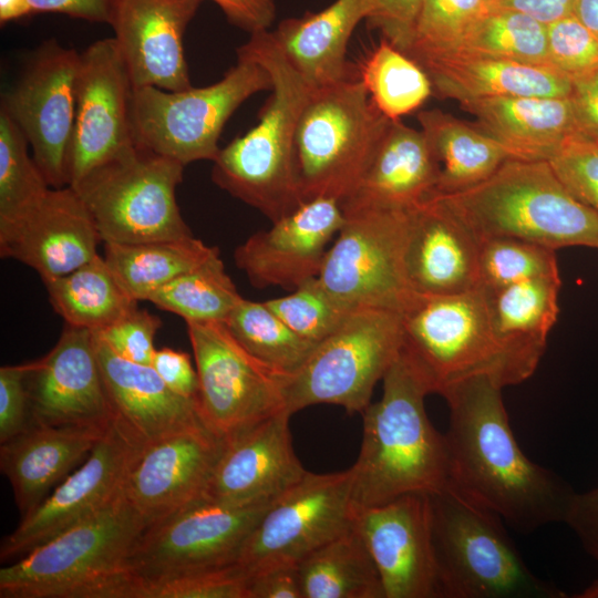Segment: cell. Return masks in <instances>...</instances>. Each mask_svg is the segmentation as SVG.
Segmentation results:
<instances>
[{
  "mask_svg": "<svg viewBox=\"0 0 598 598\" xmlns=\"http://www.w3.org/2000/svg\"><path fill=\"white\" fill-rule=\"evenodd\" d=\"M502 390L494 379L478 375L458 381L440 393L450 410L444 435L451 485L519 533L565 523L577 492L519 448Z\"/></svg>",
  "mask_w": 598,
  "mask_h": 598,
  "instance_id": "6da1fadb",
  "label": "cell"
},
{
  "mask_svg": "<svg viewBox=\"0 0 598 598\" xmlns=\"http://www.w3.org/2000/svg\"><path fill=\"white\" fill-rule=\"evenodd\" d=\"M382 380L381 399L361 413L362 443L350 467L353 511L451 485L445 435L425 411V396L432 393L426 378L401 349Z\"/></svg>",
  "mask_w": 598,
  "mask_h": 598,
  "instance_id": "7a4b0ae2",
  "label": "cell"
},
{
  "mask_svg": "<svg viewBox=\"0 0 598 598\" xmlns=\"http://www.w3.org/2000/svg\"><path fill=\"white\" fill-rule=\"evenodd\" d=\"M236 52L269 73L271 95L258 123L219 150L212 179L274 223L305 203L295 141L302 110L315 89L288 61L271 30L250 34Z\"/></svg>",
  "mask_w": 598,
  "mask_h": 598,
  "instance_id": "3957f363",
  "label": "cell"
},
{
  "mask_svg": "<svg viewBox=\"0 0 598 598\" xmlns=\"http://www.w3.org/2000/svg\"><path fill=\"white\" fill-rule=\"evenodd\" d=\"M146 528L123 496L0 569L1 598H141L128 567Z\"/></svg>",
  "mask_w": 598,
  "mask_h": 598,
  "instance_id": "277c9868",
  "label": "cell"
},
{
  "mask_svg": "<svg viewBox=\"0 0 598 598\" xmlns=\"http://www.w3.org/2000/svg\"><path fill=\"white\" fill-rule=\"evenodd\" d=\"M401 316L402 349L432 393L478 375L503 388L517 384L535 372L543 357L501 337L480 287L452 295H417Z\"/></svg>",
  "mask_w": 598,
  "mask_h": 598,
  "instance_id": "5b68a950",
  "label": "cell"
},
{
  "mask_svg": "<svg viewBox=\"0 0 598 598\" xmlns=\"http://www.w3.org/2000/svg\"><path fill=\"white\" fill-rule=\"evenodd\" d=\"M436 196L480 243L507 237L555 250L598 248V214L568 190L548 161L508 158L483 182Z\"/></svg>",
  "mask_w": 598,
  "mask_h": 598,
  "instance_id": "8992f818",
  "label": "cell"
},
{
  "mask_svg": "<svg viewBox=\"0 0 598 598\" xmlns=\"http://www.w3.org/2000/svg\"><path fill=\"white\" fill-rule=\"evenodd\" d=\"M440 598H560L534 575L503 519L454 485L429 494Z\"/></svg>",
  "mask_w": 598,
  "mask_h": 598,
  "instance_id": "52a82bcc",
  "label": "cell"
},
{
  "mask_svg": "<svg viewBox=\"0 0 598 598\" xmlns=\"http://www.w3.org/2000/svg\"><path fill=\"white\" fill-rule=\"evenodd\" d=\"M390 118L371 100L359 78L315 89L305 105L295 141L303 202L346 200L368 168Z\"/></svg>",
  "mask_w": 598,
  "mask_h": 598,
  "instance_id": "ba28073f",
  "label": "cell"
},
{
  "mask_svg": "<svg viewBox=\"0 0 598 598\" xmlns=\"http://www.w3.org/2000/svg\"><path fill=\"white\" fill-rule=\"evenodd\" d=\"M184 165L135 143L71 187L102 243L135 244L192 236L176 200Z\"/></svg>",
  "mask_w": 598,
  "mask_h": 598,
  "instance_id": "9c48e42d",
  "label": "cell"
},
{
  "mask_svg": "<svg viewBox=\"0 0 598 598\" xmlns=\"http://www.w3.org/2000/svg\"><path fill=\"white\" fill-rule=\"evenodd\" d=\"M270 89L269 73L244 56H237L236 65L219 81L204 87L167 91L133 86L130 105L133 141L184 166L203 159L213 162L231 114L251 95Z\"/></svg>",
  "mask_w": 598,
  "mask_h": 598,
  "instance_id": "30bf717a",
  "label": "cell"
},
{
  "mask_svg": "<svg viewBox=\"0 0 598 598\" xmlns=\"http://www.w3.org/2000/svg\"><path fill=\"white\" fill-rule=\"evenodd\" d=\"M402 343L401 313L380 308L352 310L296 372L282 375L286 410L292 415L326 403L350 414L362 413Z\"/></svg>",
  "mask_w": 598,
  "mask_h": 598,
  "instance_id": "8fae6325",
  "label": "cell"
},
{
  "mask_svg": "<svg viewBox=\"0 0 598 598\" xmlns=\"http://www.w3.org/2000/svg\"><path fill=\"white\" fill-rule=\"evenodd\" d=\"M318 279L341 305L402 313L416 298L405 269L410 209L343 212Z\"/></svg>",
  "mask_w": 598,
  "mask_h": 598,
  "instance_id": "7c38bea8",
  "label": "cell"
},
{
  "mask_svg": "<svg viewBox=\"0 0 598 598\" xmlns=\"http://www.w3.org/2000/svg\"><path fill=\"white\" fill-rule=\"evenodd\" d=\"M203 423L228 439L286 410L282 373L258 360L225 322H187ZM288 412V411H287Z\"/></svg>",
  "mask_w": 598,
  "mask_h": 598,
  "instance_id": "4fadbf2b",
  "label": "cell"
},
{
  "mask_svg": "<svg viewBox=\"0 0 598 598\" xmlns=\"http://www.w3.org/2000/svg\"><path fill=\"white\" fill-rule=\"evenodd\" d=\"M353 524L351 470L306 472L276 498L244 542L236 564L254 575L298 566Z\"/></svg>",
  "mask_w": 598,
  "mask_h": 598,
  "instance_id": "5bb4252c",
  "label": "cell"
},
{
  "mask_svg": "<svg viewBox=\"0 0 598 598\" xmlns=\"http://www.w3.org/2000/svg\"><path fill=\"white\" fill-rule=\"evenodd\" d=\"M272 502L236 506L200 497L146 527L128 567L146 581L234 564Z\"/></svg>",
  "mask_w": 598,
  "mask_h": 598,
  "instance_id": "9a60e30c",
  "label": "cell"
},
{
  "mask_svg": "<svg viewBox=\"0 0 598 598\" xmlns=\"http://www.w3.org/2000/svg\"><path fill=\"white\" fill-rule=\"evenodd\" d=\"M81 54L44 41L2 96L1 109L19 126L52 188L69 186Z\"/></svg>",
  "mask_w": 598,
  "mask_h": 598,
  "instance_id": "2e32d148",
  "label": "cell"
},
{
  "mask_svg": "<svg viewBox=\"0 0 598 598\" xmlns=\"http://www.w3.org/2000/svg\"><path fill=\"white\" fill-rule=\"evenodd\" d=\"M144 445L112 421L89 457L41 503L21 516L0 546L11 563L74 525L106 509L124 494L126 478Z\"/></svg>",
  "mask_w": 598,
  "mask_h": 598,
  "instance_id": "e0dca14e",
  "label": "cell"
},
{
  "mask_svg": "<svg viewBox=\"0 0 598 598\" xmlns=\"http://www.w3.org/2000/svg\"><path fill=\"white\" fill-rule=\"evenodd\" d=\"M133 84L114 38L81 53L69 186L134 144L130 105Z\"/></svg>",
  "mask_w": 598,
  "mask_h": 598,
  "instance_id": "ac0fdd59",
  "label": "cell"
},
{
  "mask_svg": "<svg viewBox=\"0 0 598 598\" xmlns=\"http://www.w3.org/2000/svg\"><path fill=\"white\" fill-rule=\"evenodd\" d=\"M353 526L375 563L384 598H440L429 494L354 509Z\"/></svg>",
  "mask_w": 598,
  "mask_h": 598,
  "instance_id": "d6986e66",
  "label": "cell"
},
{
  "mask_svg": "<svg viewBox=\"0 0 598 598\" xmlns=\"http://www.w3.org/2000/svg\"><path fill=\"white\" fill-rule=\"evenodd\" d=\"M27 389L30 420L100 427L114 420L87 329L65 324L51 351L29 362Z\"/></svg>",
  "mask_w": 598,
  "mask_h": 598,
  "instance_id": "ffe728a7",
  "label": "cell"
},
{
  "mask_svg": "<svg viewBox=\"0 0 598 598\" xmlns=\"http://www.w3.org/2000/svg\"><path fill=\"white\" fill-rule=\"evenodd\" d=\"M343 224L339 200H307L239 245L234 251L235 264L256 288L296 289L319 276L328 244Z\"/></svg>",
  "mask_w": 598,
  "mask_h": 598,
  "instance_id": "44dd1931",
  "label": "cell"
},
{
  "mask_svg": "<svg viewBox=\"0 0 598 598\" xmlns=\"http://www.w3.org/2000/svg\"><path fill=\"white\" fill-rule=\"evenodd\" d=\"M225 439L198 423L143 447L124 497L148 527L202 497Z\"/></svg>",
  "mask_w": 598,
  "mask_h": 598,
  "instance_id": "7402d4cb",
  "label": "cell"
},
{
  "mask_svg": "<svg viewBox=\"0 0 598 598\" xmlns=\"http://www.w3.org/2000/svg\"><path fill=\"white\" fill-rule=\"evenodd\" d=\"M102 243L71 186L50 188L19 217L0 223V255L33 268L42 281L64 276L97 255Z\"/></svg>",
  "mask_w": 598,
  "mask_h": 598,
  "instance_id": "603a6c76",
  "label": "cell"
},
{
  "mask_svg": "<svg viewBox=\"0 0 598 598\" xmlns=\"http://www.w3.org/2000/svg\"><path fill=\"white\" fill-rule=\"evenodd\" d=\"M282 411L225 440L202 497L227 505L272 502L306 470L295 454Z\"/></svg>",
  "mask_w": 598,
  "mask_h": 598,
  "instance_id": "cb8c5ba5",
  "label": "cell"
},
{
  "mask_svg": "<svg viewBox=\"0 0 598 598\" xmlns=\"http://www.w3.org/2000/svg\"><path fill=\"white\" fill-rule=\"evenodd\" d=\"M204 0H117L111 25L133 86H192L184 33Z\"/></svg>",
  "mask_w": 598,
  "mask_h": 598,
  "instance_id": "d4e9b609",
  "label": "cell"
},
{
  "mask_svg": "<svg viewBox=\"0 0 598 598\" xmlns=\"http://www.w3.org/2000/svg\"><path fill=\"white\" fill-rule=\"evenodd\" d=\"M480 241L440 197L410 209L405 269L419 295H452L478 288Z\"/></svg>",
  "mask_w": 598,
  "mask_h": 598,
  "instance_id": "484cf974",
  "label": "cell"
},
{
  "mask_svg": "<svg viewBox=\"0 0 598 598\" xmlns=\"http://www.w3.org/2000/svg\"><path fill=\"white\" fill-rule=\"evenodd\" d=\"M107 427L30 420L24 430L0 444V468L10 482L21 516L89 457Z\"/></svg>",
  "mask_w": 598,
  "mask_h": 598,
  "instance_id": "4316f807",
  "label": "cell"
},
{
  "mask_svg": "<svg viewBox=\"0 0 598 598\" xmlns=\"http://www.w3.org/2000/svg\"><path fill=\"white\" fill-rule=\"evenodd\" d=\"M94 342L114 420L142 445L203 423L197 402L172 391L152 365L121 358L95 334Z\"/></svg>",
  "mask_w": 598,
  "mask_h": 598,
  "instance_id": "83f0119b",
  "label": "cell"
},
{
  "mask_svg": "<svg viewBox=\"0 0 598 598\" xmlns=\"http://www.w3.org/2000/svg\"><path fill=\"white\" fill-rule=\"evenodd\" d=\"M439 162L421 130L391 120L343 212L411 209L436 194Z\"/></svg>",
  "mask_w": 598,
  "mask_h": 598,
  "instance_id": "f1b7e54d",
  "label": "cell"
},
{
  "mask_svg": "<svg viewBox=\"0 0 598 598\" xmlns=\"http://www.w3.org/2000/svg\"><path fill=\"white\" fill-rule=\"evenodd\" d=\"M458 103L509 158L549 162L577 134L569 97L497 96Z\"/></svg>",
  "mask_w": 598,
  "mask_h": 598,
  "instance_id": "f546056e",
  "label": "cell"
},
{
  "mask_svg": "<svg viewBox=\"0 0 598 598\" xmlns=\"http://www.w3.org/2000/svg\"><path fill=\"white\" fill-rule=\"evenodd\" d=\"M433 91L457 102L497 96L569 97L571 81L549 65L453 52L417 63Z\"/></svg>",
  "mask_w": 598,
  "mask_h": 598,
  "instance_id": "4dcf8cb0",
  "label": "cell"
},
{
  "mask_svg": "<svg viewBox=\"0 0 598 598\" xmlns=\"http://www.w3.org/2000/svg\"><path fill=\"white\" fill-rule=\"evenodd\" d=\"M372 0H336L328 8L281 21L271 31L292 66L313 87L350 78L346 59L349 40L365 20Z\"/></svg>",
  "mask_w": 598,
  "mask_h": 598,
  "instance_id": "1f68e13d",
  "label": "cell"
},
{
  "mask_svg": "<svg viewBox=\"0 0 598 598\" xmlns=\"http://www.w3.org/2000/svg\"><path fill=\"white\" fill-rule=\"evenodd\" d=\"M417 121L440 165L434 196L470 188L509 158L504 148L475 124L441 110L420 111Z\"/></svg>",
  "mask_w": 598,
  "mask_h": 598,
  "instance_id": "d6a6232c",
  "label": "cell"
},
{
  "mask_svg": "<svg viewBox=\"0 0 598 598\" xmlns=\"http://www.w3.org/2000/svg\"><path fill=\"white\" fill-rule=\"evenodd\" d=\"M49 301L66 324L99 332L137 307L104 257L43 282Z\"/></svg>",
  "mask_w": 598,
  "mask_h": 598,
  "instance_id": "836d02e7",
  "label": "cell"
},
{
  "mask_svg": "<svg viewBox=\"0 0 598 598\" xmlns=\"http://www.w3.org/2000/svg\"><path fill=\"white\" fill-rule=\"evenodd\" d=\"M219 252L193 235L135 244L104 243V259L120 283L136 300Z\"/></svg>",
  "mask_w": 598,
  "mask_h": 598,
  "instance_id": "e575fe53",
  "label": "cell"
},
{
  "mask_svg": "<svg viewBox=\"0 0 598 598\" xmlns=\"http://www.w3.org/2000/svg\"><path fill=\"white\" fill-rule=\"evenodd\" d=\"M303 598H384L375 563L352 526L298 565Z\"/></svg>",
  "mask_w": 598,
  "mask_h": 598,
  "instance_id": "d590c367",
  "label": "cell"
},
{
  "mask_svg": "<svg viewBox=\"0 0 598 598\" xmlns=\"http://www.w3.org/2000/svg\"><path fill=\"white\" fill-rule=\"evenodd\" d=\"M559 289L560 277L557 275L483 290L493 324L501 337L544 353L548 333L558 318Z\"/></svg>",
  "mask_w": 598,
  "mask_h": 598,
  "instance_id": "8d00e7d4",
  "label": "cell"
},
{
  "mask_svg": "<svg viewBox=\"0 0 598 598\" xmlns=\"http://www.w3.org/2000/svg\"><path fill=\"white\" fill-rule=\"evenodd\" d=\"M359 79L379 111L393 121L417 111L434 92L426 72L385 39L363 60Z\"/></svg>",
  "mask_w": 598,
  "mask_h": 598,
  "instance_id": "74e56055",
  "label": "cell"
},
{
  "mask_svg": "<svg viewBox=\"0 0 598 598\" xmlns=\"http://www.w3.org/2000/svg\"><path fill=\"white\" fill-rule=\"evenodd\" d=\"M243 297L219 252L153 292L147 301L187 322H225Z\"/></svg>",
  "mask_w": 598,
  "mask_h": 598,
  "instance_id": "f35d334b",
  "label": "cell"
},
{
  "mask_svg": "<svg viewBox=\"0 0 598 598\" xmlns=\"http://www.w3.org/2000/svg\"><path fill=\"white\" fill-rule=\"evenodd\" d=\"M225 324L247 351L282 374L296 372L317 346L290 329L265 301L243 298Z\"/></svg>",
  "mask_w": 598,
  "mask_h": 598,
  "instance_id": "ab89813d",
  "label": "cell"
},
{
  "mask_svg": "<svg viewBox=\"0 0 598 598\" xmlns=\"http://www.w3.org/2000/svg\"><path fill=\"white\" fill-rule=\"evenodd\" d=\"M456 52L551 66L547 25L525 13L502 8L483 18Z\"/></svg>",
  "mask_w": 598,
  "mask_h": 598,
  "instance_id": "60d3db41",
  "label": "cell"
},
{
  "mask_svg": "<svg viewBox=\"0 0 598 598\" xmlns=\"http://www.w3.org/2000/svg\"><path fill=\"white\" fill-rule=\"evenodd\" d=\"M497 8L496 0H424L404 52L416 63L456 52L473 28Z\"/></svg>",
  "mask_w": 598,
  "mask_h": 598,
  "instance_id": "b9f144b4",
  "label": "cell"
},
{
  "mask_svg": "<svg viewBox=\"0 0 598 598\" xmlns=\"http://www.w3.org/2000/svg\"><path fill=\"white\" fill-rule=\"evenodd\" d=\"M29 146L19 126L0 109V223L25 213L51 188Z\"/></svg>",
  "mask_w": 598,
  "mask_h": 598,
  "instance_id": "7bdbcfd3",
  "label": "cell"
},
{
  "mask_svg": "<svg viewBox=\"0 0 598 598\" xmlns=\"http://www.w3.org/2000/svg\"><path fill=\"white\" fill-rule=\"evenodd\" d=\"M559 275L556 250L517 238L480 243L478 287L496 289L526 279Z\"/></svg>",
  "mask_w": 598,
  "mask_h": 598,
  "instance_id": "ee69618b",
  "label": "cell"
},
{
  "mask_svg": "<svg viewBox=\"0 0 598 598\" xmlns=\"http://www.w3.org/2000/svg\"><path fill=\"white\" fill-rule=\"evenodd\" d=\"M265 303L290 329L316 344L333 333L352 311L337 301L318 277L291 293L266 300Z\"/></svg>",
  "mask_w": 598,
  "mask_h": 598,
  "instance_id": "f6af8a7d",
  "label": "cell"
},
{
  "mask_svg": "<svg viewBox=\"0 0 598 598\" xmlns=\"http://www.w3.org/2000/svg\"><path fill=\"white\" fill-rule=\"evenodd\" d=\"M250 575L236 563L142 580L141 598H248Z\"/></svg>",
  "mask_w": 598,
  "mask_h": 598,
  "instance_id": "bcb514c9",
  "label": "cell"
},
{
  "mask_svg": "<svg viewBox=\"0 0 598 598\" xmlns=\"http://www.w3.org/2000/svg\"><path fill=\"white\" fill-rule=\"evenodd\" d=\"M548 59L571 84L598 70V37L575 14L547 25Z\"/></svg>",
  "mask_w": 598,
  "mask_h": 598,
  "instance_id": "7dc6e473",
  "label": "cell"
},
{
  "mask_svg": "<svg viewBox=\"0 0 598 598\" xmlns=\"http://www.w3.org/2000/svg\"><path fill=\"white\" fill-rule=\"evenodd\" d=\"M549 163L568 190L598 214V144L574 134Z\"/></svg>",
  "mask_w": 598,
  "mask_h": 598,
  "instance_id": "c3c4849f",
  "label": "cell"
},
{
  "mask_svg": "<svg viewBox=\"0 0 598 598\" xmlns=\"http://www.w3.org/2000/svg\"><path fill=\"white\" fill-rule=\"evenodd\" d=\"M161 326L157 316L136 307L107 328L93 333L121 358L151 365L156 350L154 339Z\"/></svg>",
  "mask_w": 598,
  "mask_h": 598,
  "instance_id": "681fc988",
  "label": "cell"
},
{
  "mask_svg": "<svg viewBox=\"0 0 598 598\" xmlns=\"http://www.w3.org/2000/svg\"><path fill=\"white\" fill-rule=\"evenodd\" d=\"M28 370L29 362L0 368V444L19 434L30 422Z\"/></svg>",
  "mask_w": 598,
  "mask_h": 598,
  "instance_id": "f907efd6",
  "label": "cell"
},
{
  "mask_svg": "<svg viewBox=\"0 0 598 598\" xmlns=\"http://www.w3.org/2000/svg\"><path fill=\"white\" fill-rule=\"evenodd\" d=\"M423 1L372 0L365 19L368 27L379 30L383 39L404 52Z\"/></svg>",
  "mask_w": 598,
  "mask_h": 598,
  "instance_id": "816d5d0a",
  "label": "cell"
},
{
  "mask_svg": "<svg viewBox=\"0 0 598 598\" xmlns=\"http://www.w3.org/2000/svg\"><path fill=\"white\" fill-rule=\"evenodd\" d=\"M151 365L172 391L197 402L198 374L186 352L171 348L156 349Z\"/></svg>",
  "mask_w": 598,
  "mask_h": 598,
  "instance_id": "f5cc1de1",
  "label": "cell"
},
{
  "mask_svg": "<svg viewBox=\"0 0 598 598\" xmlns=\"http://www.w3.org/2000/svg\"><path fill=\"white\" fill-rule=\"evenodd\" d=\"M565 523L598 564V487L576 493Z\"/></svg>",
  "mask_w": 598,
  "mask_h": 598,
  "instance_id": "db71d44e",
  "label": "cell"
},
{
  "mask_svg": "<svg viewBox=\"0 0 598 598\" xmlns=\"http://www.w3.org/2000/svg\"><path fill=\"white\" fill-rule=\"evenodd\" d=\"M228 22L250 34L270 30L276 18V0H212Z\"/></svg>",
  "mask_w": 598,
  "mask_h": 598,
  "instance_id": "11a10c76",
  "label": "cell"
},
{
  "mask_svg": "<svg viewBox=\"0 0 598 598\" xmlns=\"http://www.w3.org/2000/svg\"><path fill=\"white\" fill-rule=\"evenodd\" d=\"M576 132L589 140H598V70L573 83L569 95Z\"/></svg>",
  "mask_w": 598,
  "mask_h": 598,
  "instance_id": "9f6ffc18",
  "label": "cell"
},
{
  "mask_svg": "<svg viewBox=\"0 0 598 598\" xmlns=\"http://www.w3.org/2000/svg\"><path fill=\"white\" fill-rule=\"evenodd\" d=\"M248 598H303L298 566H279L251 575Z\"/></svg>",
  "mask_w": 598,
  "mask_h": 598,
  "instance_id": "6f0895ef",
  "label": "cell"
},
{
  "mask_svg": "<svg viewBox=\"0 0 598 598\" xmlns=\"http://www.w3.org/2000/svg\"><path fill=\"white\" fill-rule=\"evenodd\" d=\"M34 13H61L89 22L112 23L116 0H29Z\"/></svg>",
  "mask_w": 598,
  "mask_h": 598,
  "instance_id": "680465c9",
  "label": "cell"
},
{
  "mask_svg": "<svg viewBox=\"0 0 598 598\" xmlns=\"http://www.w3.org/2000/svg\"><path fill=\"white\" fill-rule=\"evenodd\" d=\"M502 9L525 13L548 25L574 11V0H496Z\"/></svg>",
  "mask_w": 598,
  "mask_h": 598,
  "instance_id": "91938a15",
  "label": "cell"
},
{
  "mask_svg": "<svg viewBox=\"0 0 598 598\" xmlns=\"http://www.w3.org/2000/svg\"><path fill=\"white\" fill-rule=\"evenodd\" d=\"M35 14L29 0H0V23L18 21Z\"/></svg>",
  "mask_w": 598,
  "mask_h": 598,
  "instance_id": "94428289",
  "label": "cell"
},
{
  "mask_svg": "<svg viewBox=\"0 0 598 598\" xmlns=\"http://www.w3.org/2000/svg\"><path fill=\"white\" fill-rule=\"evenodd\" d=\"M573 14L598 37V0H574Z\"/></svg>",
  "mask_w": 598,
  "mask_h": 598,
  "instance_id": "6125c7cd",
  "label": "cell"
},
{
  "mask_svg": "<svg viewBox=\"0 0 598 598\" xmlns=\"http://www.w3.org/2000/svg\"><path fill=\"white\" fill-rule=\"evenodd\" d=\"M580 598H598V579H596L590 586H588L580 595Z\"/></svg>",
  "mask_w": 598,
  "mask_h": 598,
  "instance_id": "be15d7a7",
  "label": "cell"
},
{
  "mask_svg": "<svg viewBox=\"0 0 598 598\" xmlns=\"http://www.w3.org/2000/svg\"><path fill=\"white\" fill-rule=\"evenodd\" d=\"M595 142H596V143L598 144V140H597V141H595Z\"/></svg>",
  "mask_w": 598,
  "mask_h": 598,
  "instance_id": "e7e4bbea",
  "label": "cell"
},
{
  "mask_svg": "<svg viewBox=\"0 0 598 598\" xmlns=\"http://www.w3.org/2000/svg\"><path fill=\"white\" fill-rule=\"evenodd\" d=\"M117 1V0H116Z\"/></svg>",
  "mask_w": 598,
  "mask_h": 598,
  "instance_id": "03108f58",
  "label": "cell"
}]
</instances>
